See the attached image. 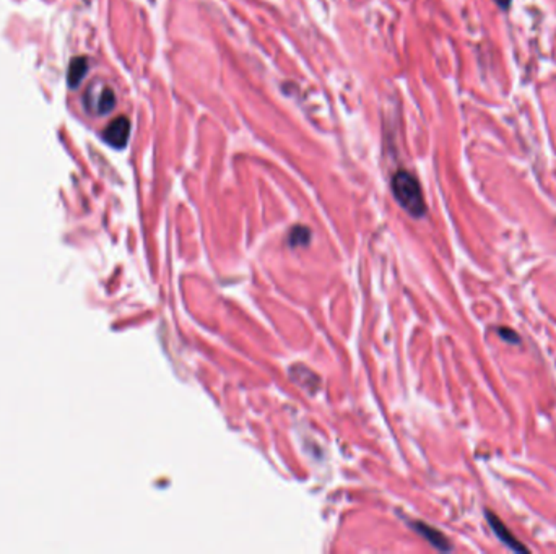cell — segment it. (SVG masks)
Returning a JSON list of instances; mask_svg holds the SVG:
<instances>
[{
  "instance_id": "1",
  "label": "cell",
  "mask_w": 556,
  "mask_h": 554,
  "mask_svg": "<svg viewBox=\"0 0 556 554\" xmlns=\"http://www.w3.org/2000/svg\"><path fill=\"white\" fill-rule=\"evenodd\" d=\"M390 185H392L395 200L399 202V205L404 208L407 213H410V215L415 218L425 217V197H423L420 183H418V179L414 174L400 169V171L394 174L392 184Z\"/></svg>"
},
{
  "instance_id": "2",
  "label": "cell",
  "mask_w": 556,
  "mask_h": 554,
  "mask_svg": "<svg viewBox=\"0 0 556 554\" xmlns=\"http://www.w3.org/2000/svg\"><path fill=\"white\" fill-rule=\"evenodd\" d=\"M85 106L91 114L96 116H106L115 106V93L111 86L104 81L98 80L88 86L85 93Z\"/></svg>"
},
{
  "instance_id": "3",
  "label": "cell",
  "mask_w": 556,
  "mask_h": 554,
  "mask_svg": "<svg viewBox=\"0 0 556 554\" xmlns=\"http://www.w3.org/2000/svg\"><path fill=\"white\" fill-rule=\"evenodd\" d=\"M129 137H130V122L129 119L124 116L114 119L103 134L104 142L114 148H124L127 145Z\"/></svg>"
},
{
  "instance_id": "4",
  "label": "cell",
  "mask_w": 556,
  "mask_h": 554,
  "mask_svg": "<svg viewBox=\"0 0 556 554\" xmlns=\"http://www.w3.org/2000/svg\"><path fill=\"white\" fill-rule=\"evenodd\" d=\"M487 514V520H488V524H489V526H492V530H493V533L498 536V538L504 543L506 546L508 548H511V550L513 551H524V553H527L528 550L527 548L522 545V543L516 538V536L511 533L509 531V529L508 526H506L503 522H501V519L498 517L497 514L494 512H492V511H487L485 512Z\"/></svg>"
},
{
  "instance_id": "5",
  "label": "cell",
  "mask_w": 556,
  "mask_h": 554,
  "mask_svg": "<svg viewBox=\"0 0 556 554\" xmlns=\"http://www.w3.org/2000/svg\"><path fill=\"white\" fill-rule=\"evenodd\" d=\"M418 526H420V529H418V531L425 535L426 538H428V541H431V545L436 546L438 550H441V551H450V550H453V546L449 545L448 540L444 538L443 533H439V531L431 529V526H426V525H418Z\"/></svg>"
},
{
  "instance_id": "6",
  "label": "cell",
  "mask_w": 556,
  "mask_h": 554,
  "mask_svg": "<svg viewBox=\"0 0 556 554\" xmlns=\"http://www.w3.org/2000/svg\"><path fill=\"white\" fill-rule=\"evenodd\" d=\"M86 70H88V64L84 57L72 60L70 69H69V85L70 86L79 85L80 81L84 80V76L86 75Z\"/></svg>"
},
{
  "instance_id": "7",
  "label": "cell",
  "mask_w": 556,
  "mask_h": 554,
  "mask_svg": "<svg viewBox=\"0 0 556 554\" xmlns=\"http://www.w3.org/2000/svg\"><path fill=\"white\" fill-rule=\"evenodd\" d=\"M305 234H310V231H307L306 228H296V229H293V233H291V236H290V244H306V241H307V238H310V236H306L305 238Z\"/></svg>"
},
{
  "instance_id": "8",
  "label": "cell",
  "mask_w": 556,
  "mask_h": 554,
  "mask_svg": "<svg viewBox=\"0 0 556 554\" xmlns=\"http://www.w3.org/2000/svg\"><path fill=\"white\" fill-rule=\"evenodd\" d=\"M498 335L503 340H506L508 343H513V345H517L521 342V338L517 337V333L514 330H511V328H506V327L498 328Z\"/></svg>"
},
{
  "instance_id": "9",
  "label": "cell",
  "mask_w": 556,
  "mask_h": 554,
  "mask_svg": "<svg viewBox=\"0 0 556 554\" xmlns=\"http://www.w3.org/2000/svg\"><path fill=\"white\" fill-rule=\"evenodd\" d=\"M494 4L498 5L499 10H503V12H508L511 8V4H513V0H493Z\"/></svg>"
}]
</instances>
